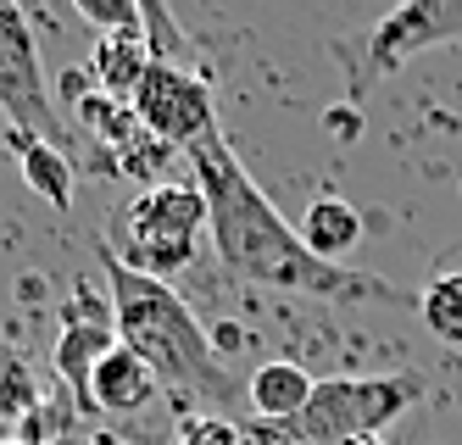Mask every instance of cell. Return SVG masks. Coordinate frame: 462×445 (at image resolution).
<instances>
[{
    "label": "cell",
    "mask_w": 462,
    "mask_h": 445,
    "mask_svg": "<svg viewBox=\"0 0 462 445\" xmlns=\"http://www.w3.org/2000/svg\"><path fill=\"white\" fill-rule=\"evenodd\" d=\"M145 45H151V61L189 67V45H184V33H179L168 6H145Z\"/></svg>",
    "instance_id": "2e32d148"
},
{
    "label": "cell",
    "mask_w": 462,
    "mask_h": 445,
    "mask_svg": "<svg viewBox=\"0 0 462 445\" xmlns=\"http://www.w3.org/2000/svg\"><path fill=\"white\" fill-rule=\"evenodd\" d=\"M351 445H390V440H379V434H368V440H351Z\"/></svg>",
    "instance_id": "d6986e66"
},
{
    "label": "cell",
    "mask_w": 462,
    "mask_h": 445,
    "mask_svg": "<svg viewBox=\"0 0 462 445\" xmlns=\"http://www.w3.org/2000/svg\"><path fill=\"white\" fill-rule=\"evenodd\" d=\"M462 40V6L457 0H412V6H395L390 17H379L368 33L356 40V67H351V89L362 95L374 79H390L402 67L435 45Z\"/></svg>",
    "instance_id": "5b68a950"
},
{
    "label": "cell",
    "mask_w": 462,
    "mask_h": 445,
    "mask_svg": "<svg viewBox=\"0 0 462 445\" xmlns=\"http://www.w3.org/2000/svg\"><path fill=\"white\" fill-rule=\"evenodd\" d=\"M318 379L301 367V362H262L251 373V385H245V406H251V418L262 423H295L307 413V401H312Z\"/></svg>",
    "instance_id": "30bf717a"
},
{
    "label": "cell",
    "mask_w": 462,
    "mask_h": 445,
    "mask_svg": "<svg viewBox=\"0 0 462 445\" xmlns=\"http://www.w3.org/2000/svg\"><path fill=\"white\" fill-rule=\"evenodd\" d=\"M423 395L418 373H374V379H318L307 413L284 423L290 445H351L395 423Z\"/></svg>",
    "instance_id": "277c9868"
},
{
    "label": "cell",
    "mask_w": 462,
    "mask_h": 445,
    "mask_svg": "<svg viewBox=\"0 0 462 445\" xmlns=\"http://www.w3.org/2000/svg\"><path fill=\"white\" fill-rule=\"evenodd\" d=\"M295 234H301V246L318 262H340L362 239V212L351 207V200H340V195H318L307 207V218L295 223Z\"/></svg>",
    "instance_id": "8fae6325"
},
{
    "label": "cell",
    "mask_w": 462,
    "mask_h": 445,
    "mask_svg": "<svg viewBox=\"0 0 462 445\" xmlns=\"http://www.w3.org/2000/svg\"><path fill=\"white\" fill-rule=\"evenodd\" d=\"M0 112H6L28 140L56 145L61 151V117L51 107V89H45V67H40V45H34V28H28V12L0 0Z\"/></svg>",
    "instance_id": "8992f818"
},
{
    "label": "cell",
    "mask_w": 462,
    "mask_h": 445,
    "mask_svg": "<svg viewBox=\"0 0 462 445\" xmlns=\"http://www.w3.org/2000/svg\"><path fill=\"white\" fill-rule=\"evenodd\" d=\"M89 73H95V84H101L112 100H134V89H140L145 73H151V45H145V33H101Z\"/></svg>",
    "instance_id": "7c38bea8"
},
{
    "label": "cell",
    "mask_w": 462,
    "mask_h": 445,
    "mask_svg": "<svg viewBox=\"0 0 462 445\" xmlns=\"http://www.w3.org/2000/svg\"><path fill=\"white\" fill-rule=\"evenodd\" d=\"M134 117L145 134H156L162 145L173 151H195L201 140L217 134V100L212 84L195 73V67H173V61H151L145 84L134 89Z\"/></svg>",
    "instance_id": "52a82bcc"
},
{
    "label": "cell",
    "mask_w": 462,
    "mask_h": 445,
    "mask_svg": "<svg viewBox=\"0 0 462 445\" xmlns=\"http://www.w3.org/2000/svg\"><path fill=\"white\" fill-rule=\"evenodd\" d=\"M418 318L429 323L435 339L462 346V273H440V279H429V290L418 295Z\"/></svg>",
    "instance_id": "5bb4252c"
},
{
    "label": "cell",
    "mask_w": 462,
    "mask_h": 445,
    "mask_svg": "<svg viewBox=\"0 0 462 445\" xmlns=\"http://www.w3.org/2000/svg\"><path fill=\"white\" fill-rule=\"evenodd\" d=\"M23 179H28V190H34L45 207H56V212H68V207H73L79 173H73V162L61 156L56 145L28 140V145H23Z\"/></svg>",
    "instance_id": "4fadbf2b"
},
{
    "label": "cell",
    "mask_w": 462,
    "mask_h": 445,
    "mask_svg": "<svg viewBox=\"0 0 462 445\" xmlns=\"http://www.w3.org/2000/svg\"><path fill=\"white\" fill-rule=\"evenodd\" d=\"M201 234H207V200L195 184H145L128 207L112 212V239H117L112 251L162 284L195 262Z\"/></svg>",
    "instance_id": "3957f363"
},
{
    "label": "cell",
    "mask_w": 462,
    "mask_h": 445,
    "mask_svg": "<svg viewBox=\"0 0 462 445\" xmlns=\"http://www.w3.org/2000/svg\"><path fill=\"white\" fill-rule=\"evenodd\" d=\"M179 445H256L235 418H217V413H201V418H189L179 429Z\"/></svg>",
    "instance_id": "ac0fdd59"
},
{
    "label": "cell",
    "mask_w": 462,
    "mask_h": 445,
    "mask_svg": "<svg viewBox=\"0 0 462 445\" xmlns=\"http://www.w3.org/2000/svg\"><path fill=\"white\" fill-rule=\"evenodd\" d=\"M79 17L101 33H145V6L140 0H79Z\"/></svg>",
    "instance_id": "e0dca14e"
},
{
    "label": "cell",
    "mask_w": 462,
    "mask_h": 445,
    "mask_svg": "<svg viewBox=\"0 0 462 445\" xmlns=\"http://www.w3.org/2000/svg\"><path fill=\"white\" fill-rule=\"evenodd\" d=\"M23 413H34V379L17 357H0V429H12Z\"/></svg>",
    "instance_id": "9a60e30c"
},
{
    "label": "cell",
    "mask_w": 462,
    "mask_h": 445,
    "mask_svg": "<svg viewBox=\"0 0 462 445\" xmlns=\"http://www.w3.org/2000/svg\"><path fill=\"white\" fill-rule=\"evenodd\" d=\"M156 390H162V379L145 367V357H134L117 339L101 357V367H95V379H89V406L106 413V418H128V413H145Z\"/></svg>",
    "instance_id": "ba28073f"
},
{
    "label": "cell",
    "mask_w": 462,
    "mask_h": 445,
    "mask_svg": "<svg viewBox=\"0 0 462 445\" xmlns=\"http://www.w3.org/2000/svg\"><path fill=\"white\" fill-rule=\"evenodd\" d=\"M112 346H117V334L106 329V318H84V306L73 301L68 306V329L56 339V373H61V385L73 390L79 406H89V379H95V367H101V357Z\"/></svg>",
    "instance_id": "9c48e42d"
},
{
    "label": "cell",
    "mask_w": 462,
    "mask_h": 445,
    "mask_svg": "<svg viewBox=\"0 0 462 445\" xmlns=\"http://www.w3.org/2000/svg\"><path fill=\"white\" fill-rule=\"evenodd\" d=\"M106 267V290H112V329L134 357H145V367L156 373L168 390H184L195 401H207L217 418H228V406L240 401V385L228 379V367L217 362L223 351L207 339L201 318L173 295V284L151 279V273L128 267L106 239H95Z\"/></svg>",
    "instance_id": "7a4b0ae2"
},
{
    "label": "cell",
    "mask_w": 462,
    "mask_h": 445,
    "mask_svg": "<svg viewBox=\"0 0 462 445\" xmlns=\"http://www.w3.org/2000/svg\"><path fill=\"white\" fill-rule=\"evenodd\" d=\"M189 156V184L207 200V234L223 256L228 273H240L245 284L262 290H290V295H318V301H407L395 284L374 279V273H351L340 262H318L295 223L273 207L262 184L245 173L235 145L212 134Z\"/></svg>",
    "instance_id": "6da1fadb"
}]
</instances>
